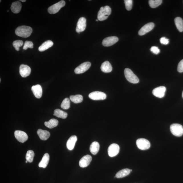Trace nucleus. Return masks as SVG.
I'll return each mask as SVG.
<instances>
[{"label": "nucleus", "mask_w": 183, "mask_h": 183, "mask_svg": "<svg viewBox=\"0 0 183 183\" xmlns=\"http://www.w3.org/2000/svg\"><path fill=\"white\" fill-rule=\"evenodd\" d=\"M32 29L30 27L22 26H19L16 29V34L18 36L23 38L29 37L32 32Z\"/></svg>", "instance_id": "f257e3e1"}, {"label": "nucleus", "mask_w": 183, "mask_h": 183, "mask_svg": "<svg viewBox=\"0 0 183 183\" xmlns=\"http://www.w3.org/2000/svg\"><path fill=\"white\" fill-rule=\"evenodd\" d=\"M111 13L110 7L109 6L101 7L98 13L97 19L99 21H103L108 18Z\"/></svg>", "instance_id": "f03ea898"}, {"label": "nucleus", "mask_w": 183, "mask_h": 183, "mask_svg": "<svg viewBox=\"0 0 183 183\" xmlns=\"http://www.w3.org/2000/svg\"><path fill=\"white\" fill-rule=\"evenodd\" d=\"M124 74L126 79L131 83L135 84L139 82V78L130 69L128 68L125 69L124 70Z\"/></svg>", "instance_id": "7ed1b4c3"}, {"label": "nucleus", "mask_w": 183, "mask_h": 183, "mask_svg": "<svg viewBox=\"0 0 183 183\" xmlns=\"http://www.w3.org/2000/svg\"><path fill=\"white\" fill-rule=\"evenodd\" d=\"M170 131L172 133L177 137H181L183 135V127L182 125L174 123L170 126Z\"/></svg>", "instance_id": "20e7f679"}, {"label": "nucleus", "mask_w": 183, "mask_h": 183, "mask_svg": "<svg viewBox=\"0 0 183 183\" xmlns=\"http://www.w3.org/2000/svg\"><path fill=\"white\" fill-rule=\"evenodd\" d=\"M65 1H61L49 7L48 9V12L50 14L56 13L61 8L65 6Z\"/></svg>", "instance_id": "39448f33"}, {"label": "nucleus", "mask_w": 183, "mask_h": 183, "mask_svg": "<svg viewBox=\"0 0 183 183\" xmlns=\"http://www.w3.org/2000/svg\"><path fill=\"white\" fill-rule=\"evenodd\" d=\"M136 145L139 149L144 150L148 149L150 148V142L146 139H139L136 141Z\"/></svg>", "instance_id": "423d86ee"}, {"label": "nucleus", "mask_w": 183, "mask_h": 183, "mask_svg": "<svg viewBox=\"0 0 183 183\" xmlns=\"http://www.w3.org/2000/svg\"><path fill=\"white\" fill-rule=\"evenodd\" d=\"M89 97L91 99L95 100H103L107 97L105 93L100 91H95L89 94Z\"/></svg>", "instance_id": "0eeeda50"}, {"label": "nucleus", "mask_w": 183, "mask_h": 183, "mask_svg": "<svg viewBox=\"0 0 183 183\" xmlns=\"http://www.w3.org/2000/svg\"><path fill=\"white\" fill-rule=\"evenodd\" d=\"M120 147L116 143H113L110 145L108 149V154L109 156L112 157L115 156L119 153Z\"/></svg>", "instance_id": "6e6552de"}, {"label": "nucleus", "mask_w": 183, "mask_h": 183, "mask_svg": "<svg viewBox=\"0 0 183 183\" xmlns=\"http://www.w3.org/2000/svg\"><path fill=\"white\" fill-rule=\"evenodd\" d=\"M91 66L89 62H86L80 64L75 69L74 72L77 74L83 73L88 70Z\"/></svg>", "instance_id": "1a4fd4ad"}, {"label": "nucleus", "mask_w": 183, "mask_h": 183, "mask_svg": "<svg viewBox=\"0 0 183 183\" xmlns=\"http://www.w3.org/2000/svg\"><path fill=\"white\" fill-rule=\"evenodd\" d=\"M14 135L17 140L21 143H25L28 139L27 134L23 131H16L14 133Z\"/></svg>", "instance_id": "9d476101"}, {"label": "nucleus", "mask_w": 183, "mask_h": 183, "mask_svg": "<svg viewBox=\"0 0 183 183\" xmlns=\"http://www.w3.org/2000/svg\"><path fill=\"white\" fill-rule=\"evenodd\" d=\"M118 40V38L116 36L109 37L103 39L102 44L105 46H110L116 44Z\"/></svg>", "instance_id": "9b49d317"}, {"label": "nucleus", "mask_w": 183, "mask_h": 183, "mask_svg": "<svg viewBox=\"0 0 183 183\" xmlns=\"http://www.w3.org/2000/svg\"><path fill=\"white\" fill-rule=\"evenodd\" d=\"M86 19L85 17H82L79 19L77 23L76 30L77 32L80 33L86 29Z\"/></svg>", "instance_id": "f8f14e48"}, {"label": "nucleus", "mask_w": 183, "mask_h": 183, "mask_svg": "<svg viewBox=\"0 0 183 183\" xmlns=\"http://www.w3.org/2000/svg\"><path fill=\"white\" fill-rule=\"evenodd\" d=\"M31 73L30 68L27 65L21 64L19 67V73L23 78H25L29 76Z\"/></svg>", "instance_id": "ddd939ff"}, {"label": "nucleus", "mask_w": 183, "mask_h": 183, "mask_svg": "<svg viewBox=\"0 0 183 183\" xmlns=\"http://www.w3.org/2000/svg\"><path fill=\"white\" fill-rule=\"evenodd\" d=\"M166 91V87L164 86H160L154 89L152 91V93L156 97L161 98L164 96Z\"/></svg>", "instance_id": "4468645a"}, {"label": "nucleus", "mask_w": 183, "mask_h": 183, "mask_svg": "<svg viewBox=\"0 0 183 183\" xmlns=\"http://www.w3.org/2000/svg\"><path fill=\"white\" fill-rule=\"evenodd\" d=\"M154 27V24L152 23H148L144 25L139 30V35L142 36L148 32L151 31Z\"/></svg>", "instance_id": "2eb2a0df"}, {"label": "nucleus", "mask_w": 183, "mask_h": 183, "mask_svg": "<svg viewBox=\"0 0 183 183\" xmlns=\"http://www.w3.org/2000/svg\"><path fill=\"white\" fill-rule=\"evenodd\" d=\"M91 159L92 158L90 155H87L84 156L80 161V166L82 168L87 167L90 164Z\"/></svg>", "instance_id": "dca6fc26"}, {"label": "nucleus", "mask_w": 183, "mask_h": 183, "mask_svg": "<svg viewBox=\"0 0 183 183\" xmlns=\"http://www.w3.org/2000/svg\"><path fill=\"white\" fill-rule=\"evenodd\" d=\"M31 90L36 97L39 99L42 97V90L40 85H37L33 86H32Z\"/></svg>", "instance_id": "f3484780"}, {"label": "nucleus", "mask_w": 183, "mask_h": 183, "mask_svg": "<svg viewBox=\"0 0 183 183\" xmlns=\"http://www.w3.org/2000/svg\"><path fill=\"white\" fill-rule=\"evenodd\" d=\"M77 140L78 138L75 135L71 136L69 138L67 143V147L68 150L71 151L73 149Z\"/></svg>", "instance_id": "a211bd4d"}, {"label": "nucleus", "mask_w": 183, "mask_h": 183, "mask_svg": "<svg viewBox=\"0 0 183 183\" xmlns=\"http://www.w3.org/2000/svg\"><path fill=\"white\" fill-rule=\"evenodd\" d=\"M37 134L41 139L43 141H46L49 139L50 135L49 132L46 130H43L39 129L37 131Z\"/></svg>", "instance_id": "6ab92c4d"}, {"label": "nucleus", "mask_w": 183, "mask_h": 183, "mask_svg": "<svg viewBox=\"0 0 183 183\" xmlns=\"http://www.w3.org/2000/svg\"><path fill=\"white\" fill-rule=\"evenodd\" d=\"M50 159L49 154L46 153L44 154L42 160L39 163L38 166L39 167L45 168L49 163Z\"/></svg>", "instance_id": "aec40b11"}, {"label": "nucleus", "mask_w": 183, "mask_h": 183, "mask_svg": "<svg viewBox=\"0 0 183 183\" xmlns=\"http://www.w3.org/2000/svg\"><path fill=\"white\" fill-rule=\"evenodd\" d=\"M101 69V71L104 73H110L112 71V67L110 62L106 61L102 63Z\"/></svg>", "instance_id": "412c9836"}, {"label": "nucleus", "mask_w": 183, "mask_h": 183, "mask_svg": "<svg viewBox=\"0 0 183 183\" xmlns=\"http://www.w3.org/2000/svg\"><path fill=\"white\" fill-rule=\"evenodd\" d=\"M21 3L19 1L14 2L11 5V9L14 13H19L21 11Z\"/></svg>", "instance_id": "4be33fe9"}, {"label": "nucleus", "mask_w": 183, "mask_h": 183, "mask_svg": "<svg viewBox=\"0 0 183 183\" xmlns=\"http://www.w3.org/2000/svg\"><path fill=\"white\" fill-rule=\"evenodd\" d=\"M100 145L97 142L94 141L91 143L90 148V150L93 155H96L99 150Z\"/></svg>", "instance_id": "5701e85b"}, {"label": "nucleus", "mask_w": 183, "mask_h": 183, "mask_svg": "<svg viewBox=\"0 0 183 183\" xmlns=\"http://www.w3.org/2000/svg\"><path fill=\"white\" fill-rule=\"evenodd\" d=\"M53 42L52 41L49 40L43 43L38 48L39 51L43 52L49 49L53 46Z\"/></svg>", "instance_id": "b1692460"}, {"label": "nucleus", "mask_w": 183, "mask_h": 183, "mask_svg": "<svg viewBox=\"0 0 183 183\" xmlns=\"http://www.w3.org/2000/svg\"><path fill=\"white\" fill-rule=\"evenodd\" d=\"M130 172V170L129 168H125L118 172L116 173L115 177L118 178H122L129 175Z\"/></svg>", "instance_id": "393cba45"}, {"label": "nucleus", "mask_w": 183, "mask_h": 183, "mask_svg": "<svg viewBox=\"0 0 183 183\" xmlns=\"http://www.w3.org/2000/svg\"><path fill=\"white\" fill-rule=\"evenodd\" d=\"M58 121L55 119H51L49 121H46L44 123L45 126L49 129H52L58 125Z\"/></svg>", "instance_id": "a878e982"}, {"label": "nucleus", "mask_w": 183, "mask_h": 183, "mask_svg": "<svg viewBox=\"0 0 183 183\" xmlns=\"http://www.w3.org/2000/svg\"><path fill=\"white\" fill-rule=\"evenodd\" d=\"M175 24L176 27L180 32L183 31V20L180 17H177L174 20Z\"/></svg>", "instance_id": "bb28decb"}, {"label": "nucleus", "mask_w": 183, "mask_h": 183, "mask_svg": "<svg viewBox=\"0 0 183 183\" xmlns=\"http://www.w3.org/2000/svg\"><path fill=\"white\" fill-rule=\"evenodd\" d=\"M53 115L56 116L57 117L65 119L67 117L68 114L67 113L60 109H57L54 110Z\"/></svg>", "instance_id": "cd10ccee"}, {"label": "nucleus", "mask_w": 183, "mask_h": 183, "mask_svg": "<svg viewBox=\"0 0 183 183\" xmlns=\"http://www.w3.org/2000/svg\"><path fill=\"white\" fill-rule=\"evenodd\" d=\"M70 99L73 103H81L83 100V97L80 95H72L70 96Z\"/></svg>", "instance_id": "c85d7f7f"}, {"label": "nucleus", "mask_w": 183, "mask_h": 183, "mask_svg": "<svg viewBox=\"0 0 183 183\" xmlns=\"http://www.w3.org/2000/svg\"><path fill=\"white\" fill-rule=\"evenodd\" d=\"M162 0H150L149 5L151 8H155L159 6L162 3Z\"/></svg>", "instance_id": "c756f323"}, {"label": "nucleus", "mask_w": 183, "mask_h": 183, "mask_svg": "<svg viewBox=\"0 0 183 183\" xmlns=\"http://www.w3.org/2000/svg\"><path fill=\"white\" fill-rule=\"evenodd\" d=\"M34 156V153L33 151H28L26 155V160L30 163L32 162L33 160Z\"/></svg>", "instance_id": "7c9ffc66"}, {"label": "nucleus", "mask_w": 183, "mask_h": 183, "mask_svg": "<svg viewBox=\"0 0 183 183\" xmlns=\"http://www.w3.org/2000/svg\"><path fill=\"white\" fill-rule=\"evenodd\" d=\"M61 107L64 110H67L70 107V100L69 98H66L61 104Z\"/></svg>", "instance_id": "2f4dec72"}, {"label": "nucleus", "mask_w": 183, "mask_h": 183, "mask_svg": "<svg viewBox=\"0 0 183 183\" xmlns=\"http://www.w3.org/2000/svg\"><path fill=\"white\" fill-rule=\"evenodd\" d=\"M24 42L22 40H17L13 42V45L14 48L17 51H19V48L23 46Z\"/></svg>", "instance_id": "473e14b6"}, {"label": "nucleus", "mask_w": 183, "mask_h": 183, "mask_svg": "<svg viewBox=\"0 0 183 183\" xmlns=\"http://www.w3.org/2000/svg\"><path fill=\"white\" fill-rule=\"evenodd\" d=\"M133 1L132 0H125L124 1L125 8L127 10L130 11L132 9Z\"/></svg>", "instance_id": "72a5a7b5"}, {"label": "nucleus", "mask_w": 183, "mask_h": 183, "mask_svg": "<svg viewBox=\"0 0 183 183\" xmlns=\"http://www.w3.org/2000/svg\"><path fill=\"white\" fill-rule=\"evenodd\" d=\"M34 44L31 41H26L25 42V44L23 46V49L24 50H26L29 48L32 49L33 48Z\"/></svg>", "instance_id": "f704fd0d"}, {"label": "nucleus", "mask_w": 183, "mask_h": 183, "mask_svg": "<svg viewBox=\"0 0 183 183\" xmlns=\"http://www.w3.org/2000/svg\"><path fill=\"white\" fill-rule=\"evenodd\" d=\"M151 51L154 54H158L160 53V51L159 48L156 46H152L151 48Z\"/></svg>", "instance_id": "c9c22d12"}, {"label": "nucleus", "mask_w": 183, "mask_h": 183, "mask_svg": "<svg viewBox=\"0 0 183 183\" xmlns=\"http://www.w3.org/2000/svg\"><path fill=\"white\" fill-rule=\"evenodd\" d=\"M177 70L179 73L183 72V60L179 62Z\"/></svg>", "instance_id": "e433bc0d"}, {"label": "nucleus", "mask_w": 183, "mask_h": 183, "mask_svg": "<svg viewBox=\"0 0 183 183\" xmlns=\"http://www.w3.org/2000/svg\"><path fill=\"white\" fill-rule=\"evenodd\" d=\"M160 41L161 44H163L166 45L169 43V40L165 37H161L160 39Z\"/></svg>", "instance_id": "4c0bfd02"}, {"label": "nucleus", "mask_w": 183, "mask_h": 183, "mask_svg": "<svg viewBox=\"0 0 183 183\" xmlns=\"http://www.w3.org/2000/svg\"><path fill=\"white\" fill-rule=\"evenodd\" d=\"M20 1L23 2H26V0H21V1Z\"/></svg>", "instance_id": "58836bf2"}, {"label": "nucleus", "mask_w": 183, "mask_h": 183, "mask_svg": "<svg viewBox=\"0 0 183 183\" xmlns=\"http://www.w3.org/2000/svg\"><path fill=\"white\" fill-rule=\"evenodd\" d=\"M182 97L183 98V91L182 93Z\"/></svg>", "instance_id": "ea45409f"}, {"label": "nucleus", "mask_w": 183, "mask_h": 183, "mask_svg": "<svg viewBox=\"0 0 183 183\" xmlns=\"http://www.w3.org/2000/svg\"><path fill=\"white\" fill-rule=\"evenodd\" d=\"M28 161H27L26 160V163H28Z\"/></svg>", "instance_id": "a19ab883"}, {"label": "nucleus", "mask_w": 183, "mask_h": 183, "mask_svg": "<svg viewBox=\"0 0 183 183\" xmlns=\"http://www.w3.org/2000/svg\"><path fill=\"white\" fill-rule=\"evenodd\" d=\"M96 21H98V20H97V19H96Z\"/></svg>", "instance_id": "79ce46f5"}, {"label": "nucleus", "mask_w": 183, "mask_h": 183, "mask_svg": "<svg viewBox=\"0 0 183 183\" xmlns=\"http://www.w3.org/2000/svg\"><path fill=\"white\" fill-rule=\"evenodd\" d=\"M130 171H131V172L132 171V170H130Z\"/></svg>", "instance_id": "37998d69"}, {"label": "nucleus", "mask_w": 183, "mask_h": 183, "mask_svg": "<svg viewBox=\"0 0 183 183\" xmlns=\"http://www.w3.org/2000/svg\"><path fill=\"white\" fill-rule=\"evenodd\" d=\"M7 12H9V11L8 10L7 11Z\"/></svg>", "instance_id": "c03bdc74"}]
</instances>
